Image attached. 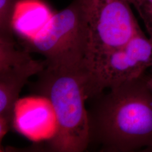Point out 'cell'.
<instances>
[{
    "instance_id": "obj_5",
    "label": "cell",
    "mask_w": 152,
    "mask_h": 152,
    "mask_svg": "<svg viewBox=\"0 0 152 152\" xmlns=\"http://www.w3.org/2000/svg\"><path fill=\"white\" fill-rule=\"evenodd\" d=\"M86 63L92 77L93 97L144 76L152 67V40L140 30L123 46Z\"/></svg>"
},
{
    "instance_id": "obj_3",
    "label": "cell",
    "mask_w": 152,
    "mask_h": 152,
    "mask_svg": "<svg viewBox=\"0 0 152 152\" xmlns=\"http://www.w3.org/2000/svg\"><path fill=\"white\" fill-rule=\"evenodd\" d=\"M20 42L28 52L42 55L48 66H72L85 61L89 52V28L79 1L73 0L54 14L35 38Z\"/></svg>"
},
{
    "instance_id": "obj_2",
    "label": "cell",
    "mask_w": 152,
    "mask_h": 152,
    "mask_svg": "<svg viewBox=\"0 0 152 152\" xmlns=\"http://www.w3.org/2000/svg\"><path fill=\"white\" fill-rule=\"evenodd\" d=\"M31 83V91L49 100L58 128L47 140L52 152H83L90 145L86 102L93 95V82L86 61L72 66H46Z\"/></svg>"
},
{
    "instance_id": "obj_9",
    "label": "cell",
    "mask_w": 152,
    "mask_h": 152,
    "mask_svg": "<svg viewBox=\"0 0 152 152\" xmlns=\"http://www.w3.org/2000/svg\"><path fill=\"white\" fill-rule=\"evenodd\" d=\"M22 0H0V33L14 34L12 20L18 4Z\"/></svg>"
},
{
    "instance_id": "obj_11",
    "label": "cell",
    "mask_w": 152,
    "mask_h": 152,
    "mask_svg": "<svg viewBox=\"0 0 152 152\" xmlns=\"http://www.w3.org/2000/svg\"><path fill=\"white\" fill-rule=\"evenodd\" d=\"M144 78H145V81L147 82L148 87H149L150 90L152 91V75L146 76L145 75Z\"/></svg>"
},
{
    "instance_id": "obj_8",
    "label": "cell",
    "mask_w": 152,
    "mask_h": 152,
    "mask_svg": "<svg viewBox=\"0 0 152 152\" xmlns=\"http://www.w3.org/2000/svg\"><path fill=\"white\" fill-rule=\"evenodd\" d=\"M46 0H22L16 6L12 27L20 42L35 38L54 15Z\"/></svg>"
},
{
    "instance_id": "obj_6",
    "label": "cell",
    "mask_w": 152,
    "mask_h": 152,
    "mask_svg": "<svg viewBox=\"0 0 152 152\" xmlns=\"http://www.w3.org/2000/svg\"><path fill=\"white\" fill-rule=\"evenodd\" d=\"M46 66L45 60L27 58L0 70V141L12 127L19 94L30 77Z\"/></svg>"
},
{
    "instance_id": "obj_4",
    "label": "cell",
    "mask_w": 152,
    "mask_h": 152,
    "mask_svg": "<svg viewBox=\"0 0 152 152\" xmlns=\"http://www.w3.org/2000/svg\"><path fill=\"white\" fill-rule=\"evenodd\" d=\"M78 1L89 28L87 60L123 46L141 30L128 0Z\"/></svg>"
},
{
    "instance_id": "obj_1",
    "label": "cell",
    "mask_w": 152,
    "mask_h": 152,
    "mask_svg": "<svg viewBox=\"0 0 152 152\" xmlns=\"http://www.w3.org/2000/svg\"><path fill=\"white\" fill-rule=\"evenodd\" d=\"M144 76L88 100L89 146L102 152L152 149V92Z\"/></svg>"
},
{
    "instance_id": "obj_12",
    "label": "cell",
    "mask_w": 152,
    "mask_h": 152,
    "mask_svg": "<svg viewBox=\"0 0 152 152\" xmlns=\"http://www.w3.org/2000/svg\"><path fill=\"white\" fill-rule=\"evenodd\" d=\"M149 152H152V149L151 150V151H149Z\"/></svg>"
},
{
    "instance_id": "obj_10",
    "label": "cell",
    "mask_w": 152,
    "mask_h": 152,
    "mask_svg": "<svg viewBox=\"0 0 152 152\" xmlns=\"http://www.w3.org/2000/svg\"><path fill=\"white\" fill-rule=\"evenodd\" d=\"M140 16L148 34L152 40V0H128Z\"/></svg>"
},
{
    "instance_id": "obj_7",
    "label": "cell",
    "mask_w": 152,
    "mask_h": 152,
    "mask_svg": "<svg viewBox=\"0 0 152 152\" xmlns=\"http://www.w3.org/2000/svg\"><path fill=\"white\" fill-rule=\"evenodd\" d=\"M12 127L33 141L49 140L58 128L52 104L40 96L19 99L14 109Z\"/></svg>"
}]
</instances>
